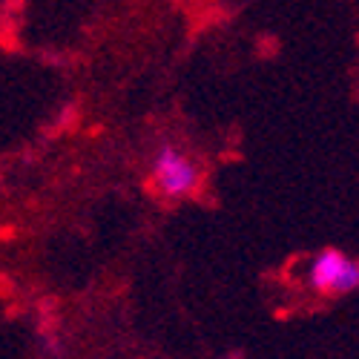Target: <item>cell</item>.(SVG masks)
I'll return each instance as SVG.
<instances>
[{
	"instance_id": "6da1fadb",
	"label": "cell",
	"mask_w": 359,
	"mask_h": 359,
	"mask_svg": "<svg viewBox=\"0 0 359 359\" xmlns=\"http://www.w3.org/2000/svg\"><path fill=\"white\" fill-rule=\"evenodd\" d=\"M149 182H153L156 193L164 198H184V196L196 193V187L201 182V172L184 149H178L175 144H164L153 158Z\"/></svg>"
},
{
	"instance_id": "3957f363",
	"label": "cell",
	"mask_w": 359,
	"mask_h": 359,
	"mask_svg": "<svg viewBox=\"0 0 359 359\" xmlns=\"http://www.w3.org/2000/svg\"><path fill=\"white\" fill-rule=\"evenodd\" d=\"M61 319H57V311H55V302L46 299V302L38 305V337L43 342V348L52 353V356H61L64 353V345H61Z\"/></svg>"
},
{
	"instance_id": "7a4b0ae2",
	"label": "cell",
	"mask_w": 359,
	"mask_h": 359,
	"mask_svg": "<svg viewBox=\"0 0 359 359\" xmlns=\"http://www.w3.org/2000/svg\"><path fill=\"white\" fill-rule=\"evenodd\" d=\"M308 282L319 296H348L359 290V262L339 248H325L308 267Z\"/></svg>"
},
{
	"instance_id": "277c9868",
	"label": "cell",
	"mask_w": 359,
	"mask_h": 359,
	"mask_svg": "<svg viewBox=\"0 0 359 359\" xmlns=\"http://www.w3.org/2000/svg\"><path fill=\"white\" fill-rule=\"evenodd\" d=\"M20 38H18V18H9L6 12L0 15V46L4 49H9V52H15L20 43H18Z\"/></svg>"
},
{
	"instance_id": "5b68a950",
	"label": "cell",
	"mask_w": 359,
	"mask_h": 359,
	"mask_svg": "<svg viewBox=\"0 0 359 359\" xmlns=\"http://www.w3.org/2000/svg\"><path fill=\"white\" fill-rule=\"evenodd\" d=\"M12 290V285H9V279L4 276V273H0V293H9Z\"/></svg>"
}]
</instances>
